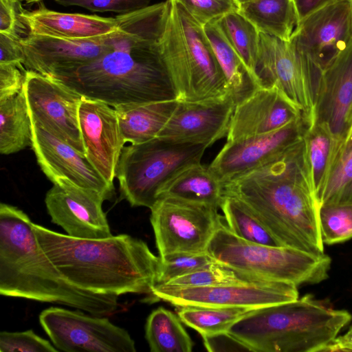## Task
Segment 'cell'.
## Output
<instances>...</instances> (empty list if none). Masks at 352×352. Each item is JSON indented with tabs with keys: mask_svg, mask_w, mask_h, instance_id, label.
Returning a JSON list of instances; mask_svg holds the SVG:
<instances>
[{
	"mask_svg": "<svg viewBox=\"0 0 352 352\" xmlns=\"http://www.w3.org/2000/svg\"><path fill=\"white\" fill-rule=\"evenodd\" d=\"M292 41L323 70L352 42L350 0H331L303 18Z\"/></svg>",
	"mask_w": 352,
	"mask_h": 352,
	"instance_id": "cell-15",
	"label": "cell"
},
{
	"mask_svg": "<svg viewBox=\"0 0 352 352\" xmlns=\"http://www.w3.org/2000/svg\"><path fill=\"white\" fill-rule=\"evenodd\" d=\"M350 2H351V6H352V0H350Z\"/></svg>",
	"mask_w": 352,
	"mask_h": 352,
	"instance_id": "cell-49",
	"label": "cell"
},
{
	"mask_svg": "<svg viewBox=\"0 0 352 352\" xmlns=\"http://www.w3.org/2000/svg\"><path fill=\"white\" fill-rule=\"evenodd\" d=\"M39 322L59 351H136L128 331L104 316L52 307L40 314Z\"/></svg>",
	"mask_w": 352,
	"mask_h": 352,
	"instance_id": "cell-12",
	"label": "cell"
},
{
	"mask_svg": "<svg viewBox=\"0 0 352 352\" xmlns=\"http://www.w3.org/2000/svg\"><path fill=\"white\" fill-rule=\"evenodd\" d=\"M207 252L219 263L259 280L314 285L329 277L331 259L326 254L251 243L236 236L226 221L217 229Z\"/></svg>",
	"mask_w": 352,
	"mask_h": 352,
	"instance_id": "cell-7",
	"label": "cell"
},
{
	"mask_svg": "<svg viewBox=\"0 0 352 352\" xmlns=\"http://www.w3.org/2000/svg\"><path fill=\"white\" fill-rule=\"evenodd\" d=\"M170 1L118 14L109 47L95 60L54 79L85 98L113 107L177 100L162 38Z\"/></svg>",
	"mask_w": 352,
	"mask_h": 352,
	"instance_id": "cell-1",
	"label": "cell"
},
{
	"mask_svg": "<svg viewBox=\"0 0 352 352\" xmlns=\"http://www.w3.org/2000/svg\"><path fill=\"white\" fill-rule=\"evenodd\" d=\"M206 349L209 351H248L241 342L228 332L203 338Z\"/></svg>",
	"mask_w": 352,
	"mask_h": 352,
	"instance_id": "cell-44",
	"label": "cell"
},
{
	"mask_svg": "<svg viewBox=\"0 0 352 352\" xmlns=\"http://www.w3.org/2000/svg\"><path fill=\"white\" fill-rule=\"evenodd\" d=\"M238 12L259 32L290 41L300 25L294 0H253L239 5Z\"/></svg>",
	"mask_w": 352,
	"mask_h": 352,
	"instance_id": "cell-27",
	"label": "cell"
},
{
	"mask_svg": "<svg viewBox=\"0 0 352 352\" xmlns=\"http://www.w3.org/2000/svg\"><path fill=\"white\" fill-rule=\"evenodd\" d=\"M151 301L164 300L173 305L236 307L249 310L298 298V287L278 281L250 280L210 287H175L155 285Z\"/></svg>",
	"mask_w": 352,
	"mask_h": 352,
	"instance_id": "cell-11",
	"label": "cell"
},
{
	"mask_svg": "<svg viewBox=\"0 0 352 352\" xmlns=\"http://www.w3.org/2000/svg\"><path fill=\"white\" fill-rule=\"evenodd\" d=\"M251 279L219 263L201 268L192 273L175 278L166 284L175 287H210L219 285L238 283Z\"/></svg>",
	"mask_w": 352,
	"mask_h": 352,
	"instance_id": "cell-37",
	"label": "cell"
},
{
	"mask_svg": "<svg viewBox=\"0 0 352 352\" xmlns=\"http://www.w3.org/2000/svg\"><path fill=\"white\" fill-rule=\"evenodd\" d=\"M64 6H76L92 12H116L124 14L149 6L150 0H54Z\"/></svg>",
	"mask_w": 352,
	"mask_h": 352,
	"instance_id": "cell-40",
	"label": "cell"
},
{
	"mask_svg": "<svg viewBox=\"0 0 352 352\" xmlns=\"http://www.w3.org/2000/svg\"><path fill=\"white\" fill-rule=\"evenodd\" d=\"M23 89L32 123L86 156L78 116L83 96L59 80L31 70L26 72Z\"/></svg>",
	"mask_w": 352,
	"mask_h": 352,
	"instance_id": "cell-13",
	"label": "cell"
},
{
	"mask_svg": "<svg viewBox=\"0 0 352 352\" xmlns=\"http://www.w3.org/2000/svg\"><path fill=\"white\" fill-rule=\"evenodd\" d=\"M249 309L207 306L178 307L182 323L197 331L202 338L228 332Z\"/></svg>",
	"mask_w": 352,
	"mask_h": 352,
	"instance_id": "cell-32",
	"label": "cell"
},
{
	"mask_svg": "<svg viewBox=\"0 0 352 352\" xmlns=\"http://www.w3.org/2000/svg\"><path fill=\"white\" fill-rule=\"evenodd\" d=\"M215 21L249 70L260 80L256 71L260 43L258 30L238 11Z\"/></svg>",
	"mask_w": 352,
	"mask_h": 352,
	"instance_id": "cell-34",
	"label": "cell"
},
{
	"mask_svg": "<svg viewBox=\"0 0 352 352\" xmlns=\"http://www.w3.org/2000/svg\"><path fill=\"white\" fill-rule=\"evenodd\" d=\"M26 72L23 65L0 63V101L23 89Z\"/></svg>",
	"mask_w": 352,
	"mask_h": 352,
	"instance_id": "cell-42",
	"label": "cell"
},
{
	"mask_svg": "<svg viewBox=\"0 0 352 352\" xmlns=\"http://www.w3.org/2000/svg\"><path fill=\"white\" fill-rule=\"evenodd\" d=\"M280 246L323 254L319 210L307 169L303 138L263 166L223 184Z\"/></svg>",
	"mask_w": 352,
	"mask_h": 352,
	"instance_id": "cell-2",
	"label": "cell"
},
{
	"mask_svg": "<svg viewBox=\"0 0 352 352\" xmlns=\"http://www.w3.org/2000/svg\"><path fill=\"white\" fill-rule=\"evenodd\" d=\"M32 120L24 89L0 101V153L10 155L32 144Z\"/></svg>",
	"mask_w": 352,
	"mask_h": 352,
	"instance_id": "cell-28",
	"label": "cell"
},
{
	"mask_svg": "<svg viewBox=\"0 0 352 352\" xmlns=\"http://www.w3.org/2000/svg\"><path fill=\"white\" fill-rule=\"evenodd\" d=\"M45 254L71 284L98 294H148L160 265L144 241L123 234L104 239H81L33 223Z\"/></svg>",
	"mask_w": 352,
	"mask_h": 352,
	"instance_id": "cell-3",
	"label": "cell"
},
{
	"mask_svg": "<svg viewBox=\"0 0 352 352\" xmlns=\"http://www.w3.org/2000/svg\"><path fill=\"white\" fill-rule=\"evenodd\" d=\"M1 352H58L54 345L32 329L0 333Z\"/></svg>",
	"mask_w": 352,
	"mask_h": 352,
	"instance_id": "cell-38",
	"label": "cell"
},
{
	"mask_svg": "<svg viewBox=\"0 0 352 352\" xmlns=\"http://www.w3.org/2000/svg\"><path fill=\"white\" fill-rule=\"evenodd\" d=\"M109 34L102 37L68 40L29 33L20 39L23 66L56 78L87 65L102 56L109 47Z\"/></svg>",
	"mask_w": 352,
	"mask_h": 352,
	"instance_id": "cell-19",
	"label": "cell"
},
{
	"mask_svg": "<svg viewBox=\"0 0 352 352\" xmlns=\"http://www.w3.org/2000/svg\"><path fill=\"white\" fill-rule=\"evenodd\" d=\"M169 1L162 50L177 100L199 101L230 94L204 25L178 0Z\"/></svg>",
	"mask_w": 352,
	"mask_h": 352,
	"instance_id": "cell-6",
	"label": "cell"
},
{
	"mask_svg": "<svg viewBox=\"0 0 352 352\" xmlns=\"http://www.w3.org/2000/svg\"><path fill=\"white\" fill-rule=\"evenodd\" d=\"M234 1L239 6V5H241L242 3H246V2H249V1H253V0H234Z\"/></svg>",
	"mask_w": 352,
	"mask_h": 352,
	"instance_id": "cell-47",
	"label": "cell"
},
{
	"mask_svg": "<svg viewBox=\"0 0 352 352\" xmlns=\"http://www.w3.org/2000/svg\"><path fill=\"white\" fill-rule=\"evenodd\" d=\"M79 124L86 157L110 185L126 141L114 107L83 97L79 107Z\"/></svg>",
	"mask_w": 352,
	"mask_h": 352,
	"instance_id": "cell-20",
	"label": "cell"
},
{
	"mask_svg": "<svg viewBox=\"0 0 352 352\" xmlns=\"http://www.w3.org/2000/svg\"><path fill=\"white\" fill-rule=\"evenodd\" d=\"M313 124L302 118L268 133L228 140L208 167L223 184L270 161L300 140Z\"/></svg>",
	"mask_w": 352,
	"mask_h": 352,
	"instance_id": "cell-14",
	"label": "cell"
},
{
	"mask_svg": "<svg viewBox=\"0 0 352 352\" xmlns=\"http://www.w3.org/2000/svg\"><path fill=\"white\" fill-rule=\"evenodd\" d=\"M32 148L41 169L54 184L68 181L74 185L98 192L105 200L114 195L110 185L87 157L73 146L32 123Z\"/></svg>",
	"mask_w": 352,
	"mask_h": 352,
	"instance_id": "cell-17",
	"label": "cell"
},
{
	"mask_svg": "<svg viewBox=\"0 0 352 352\" xmlns=\"http://www.w3.org/2000/svg\"><path fill=\"white\" fill-rule=\"evenodd\" d=\"M256 71L263 86H277L314 122V100L322 70L299 52L292 40L260 32Z\"/></svg>",
	"mask_w": 352,
	"mask_h": 352,
	"instance_id": "cell-10",
	"label": "cell"
},
{
	"mask_svg": "<svg viewBox=\"0 0 352 352\" xmlns=\"http://www.w3.org/2000/svg\"><path fill=\"white\" fill-rule=\"evenodd\" d=\"M151 211L159 256L207 252L214 233L225 221L215 208L170 197H160Z\"/></svg>",
	"mask_w": 352,
	"mask_h": 352,
	"instance_id": "cell-9",
	"label": "cell"
},
{
	"mask_svg": "<svg viewBox=\"0 0 352 352\" xmlns=\"http://www.w3.org/2000/svg\"><path fill=\"white\" fill-rule=\"evenodd\" d=\"M207 148L160 137L124 146L116 171L120 197L131 206L151 209L163 186L183 168L201 162Z\"/></svg>",
	"mask_w": 352,
	"mask_h": 352,
	"instance_id": "cell-8",
	"label": "cell"
},
{
	"mask_svg": "<svg viewBox=\"0 0 352 352\" xmlns=\"http://www.w3.org/2000/svg\"><path fill=\"white\" fill-rule=\"evenodd\" d=\"M303 139L309 179L318 203L340 140L316 123L309 126Z\"/></svg>",
	"mask_w": 352,
	"mask_h": 352,
	"instance_id": "cell-29",
	"label": "cell"
},
{
	"mask_svg": "<svg viewBox=\"0 0 352 352\" xmlns=\"http://www.w3.org/2000/svg\"><path fill=\"white\" fill-rule=\"evenodd\" d=\"M318 203L320 206L352 204V126L346 137L338 144Z\"/></svg>",
	"mask_w": 352,
	"mask_h": 352,
	"instance_id": "cell-31",
	"label": "cell"
},
{
	"mask_svg": "<svg viewBox=\"0 0 352 352\" xmlns=\"http://www.w3.org/2000/svg\"><path fill=\"white\" fill-rule=\"evenodd\" d=\"M352 319L307 294L300 298L250 310L228 333L254 352H323Z\"/></svg>",
	"mask_w": 352,
	"mask_h": 352,
	"instance_id": "cell-5",
	"label": "cell"
},
{
	"mask_svg": "<svg viewBox=\"0 0 352 352\" xmlns=\"http://www.w3.org/2000/svg\"><path fill=\"white\" fill-rule=\"evenodd\" d=\"M301 21L318 7L331 0H294Z\"/></svg>",
	"mask_w": 352,
	"mask_h": 352,
	"instance_id": "cell-46",
	"label": "cell"
},
{
	"mask_svg": "<svg viewBox=\"0 0 352 352\" xmlns=\"http://www.w3.org/2000/svg\"><path fill=\"white\" fill-rule=\"evenodd\" d=\"M352 351V325L342 336H336L323 352Z\"/></svg>",
	"mask_w": 352,
	"mask_h": 352,
	"instance_id": "cell-45",
	"label": "cell"
},
{
	"mask_svg": "<svg viewBox=\"0 0 352 352\" xmlns=\"http://www.w3.org/2000/svg\"><path fill=\"white\" fill-rule=\"evenodd\" d=\"M21 0H0V32L22 38L30 32L21 13Z\"/></svg>",
	"mask_w": 352,
	"mask_h": 352,
	"instance_id": "cell-41",
	"label": "cell"
},
{
	"mask_svg": "<svg viewBox=\"0 0 352 352\" xmlns=\"http://www.w3.org/2000/svg\"><path fill=\"white\" fill-rule=\"evenodd\" d=\"M22 1H25V3H34L41 2L42 0H21Z\"/></svg>",
	"mask_w": 352,
	"mask_h": 352,
	"instance_id": "cell-48",
	"label": "cell"
},
{
	"mask_svg": "<svg viewBox=\"0 0 352 352\" xmlns=\"http://www.w3.org/2000/svg\"><path fill=\"white\" fill-rule=\"evenodd\" d=\"M160 258L155 285L166 284L175 278L218 263L208 252H178L160 256Z\"/></svg>",
	"mask_w": 352,
	"mask_h": 352,
	"instance_id": "cell-36",
	"label": "cell"
},
{
	"mask_svg": "<svg viewBox=\"0 0 352 352\" xmlns=\"http://www.w3.org/2000/svg\"><path fill=\"white\" fill-rule=\"evenodd\" d=\"M314 122L343 140L352 126V42L323 70L316 92Z\"/></svg>",
	"mask_w": 352,
	"mask_h": 352,
	"instance_id": "cell-21",
	"label": "cell"
},
{
	"mask_svg": "<svg viewBox=\"0 0 352 352\" xmlns=\"http://www.w3.org/2000/svg\"><path fill=\"white\" fill-rule=\"evenodd\" d=\"M186 10L202 25L237 12L239 6L234 0H178Z\"/></svg>",
	"mask_w": 352,
	"mask_h": 352,
	"instance_id": "cell-39",
	"label": "cell"
},
{
	"mask_svg": "<svg viewBox=\"0 0 352 352\" xmlns=\"http://www.w3.org/2000/svg\"><path fill=\"white\" fill-rule=\"evenodd\" d=\"M228 228L247 241L271 246H280L272 234L240 199L228 195L220 208Z\"/></svg>",
	"mask_w": 352,
	"mask_h": 352,
	"instance_id": "cell-33",
	"label": "cell"
},
{
	"mask_svg": "<svg viewBox=\"0 0 352 352\" xmlns=\"http://www.w3.org/2000/svg\"><path fill=\"white\" fill-rule=\"evenodd\" d=\"M204 29L225 78L228 91L237 105L263 85L247 67L216 21L204 25Z\"/></svg>",
	"mask_w": 352,
	"mask_h": 352,
	"instance_id": "cell-24",
	"label": "cell"
},
{
	"mask_svg": "<svg viewBox=\"0 0 352 352\" xmlns=\"http://www.w3.org/2000/svg\"><path fill=\"white\" fill-rule=\"evenodd\" d=\"M21 17L30 34L68 40L102 37L118 28L116 17L59 12L42 3L32 11L24 9Z\"/></svg>",
	"mask_w": 352,
	"mask_h": 352,
	"instance_id": "cell-23",
	"label": "cell"
},
{
	"mask_svg": "<svg viewBox=\"0 0 352 352\" xmlns=\"http://www.w3.org/2000/svg\"><path fill=\"white\" fill-rule=\"evenodd\" d=\"M235 106L230 94L199 101L178 100L157 137L208 147L226 137Z\"/></svg>",
	"mask_w": 352,
	"mask_h": 352,
	"instance_id": "cell-18",
	"label": "cell"
},
{
	"mask_svg": "<svg viewBox=\"0 0 352 352\" xmlns=\"http://www.w3.org/2000/svg\"><path fill=\"white\" fill-rule=\"evenodd\" d=\"M170 197L219 209L223 184L201 162L191 164L174 175L161 189L159 198Z\"/></svg>",
	"mask_w": 352,
	"mask_h": 352,
	"instance_id": "cell-25",
	"label": "cell"
},
{
	"mask_svg": "<svg viewBox=\"0 0 352 352\" xmlns=\"http://www.w3.org/2000/svg\"><path fill=\"white\" fill-rule=\"evenodd\" d=\"M105 199L98 192L60 181L47 192L45 203L52 222L69 236L104 239L112 236L102 205Z\"/></svg>",
	"mask_w": 352,
	"mask_h": 352,
	"instance_id": "cell-16",
	"label": "cell"
},
{
	"mask_svg": "<svg viewBox=\"0 0 352 352\" xmlns=\"http://www.w3.org/2000/svg\"><path fill=\"white\" fill-rule=\"evenodd\" d=\"M319 219L324 244L342 243L352 238V204L322 205L319 210Z\"/></svg>",
	"mask_w": 352,
	"mask_h": 352,
	"instance_id": "cell-35",
	"label": "cell"
},
{
	"mask_svg": "<svg viewBox=\"0 0 352 352\" xmlns=\"http://www.w3.org/2000/svg\"><path fill=\"white\" fill-rule=\"evenodd\" d=\"M177 102L173 100L115 107L126 142L138 144L157 137Z\"/></svg>",
	"mask_w": 352,
	"mask_h": 352,
	"instance_id": "cell-26",
	"label": "cell"
},
{
	"mask_svg": "<svg viewBox=\"0 0 352 352\" xmlns=\"http://www.w3.org/2000/svg\"><path fill=\"white\" fill-rule=\"evenodd\" d=\"M177 314L164 307L147 318L145 338L151 352H190L193 342Z\"/></svg>",
	"mask_w": 352,
	"mask_h": 352,
	"instance_id": "cell-30",
	"label": "cell"
},
{
	"mask_svg": "<svg viewBox=\"0 0 352 352\" xmlns=\"http://www.w3.org/2000/svg\"><path fill=\"white\" fill-rule=\"evenodd\" d=\"M20 39L0 32V63L23 65L25 55Z\"/></svg>",
	"mask_w": 352,
	"mask_h": 352,
	"instance_id": "cell-43",
	"label": "cell"
},
{
	"mask_svg": "<svg viewBox=\"0 0 352 352\" xmlns=\"http://www.w3.org/2000/svg\"><path fill=\"white\" fill-rule=\"evenodd\" d=\"M302 118L301 110L277 86H263L235 106L226 139L268 133Z\"/></svg>",
	"mask_w": 352,
	"mask_h": 352,
	"instance_id": "cell-22",
	"label": "cell"
},
{
	"mask_svg": "<svg viewBox=\"0 0 352 352\" xmlns=\"http://www.w3.org/2000/svg\"><path fill=\"white\" fill-rule=\"evenodd\" d=\"M0 294L59 304L105 316L114 313L118 297L89 292L69 283L41 248L28 215L0 204Z\"/></svg>",
	"mask_w": 352,
	"mask_h": 352,
	"instance_id": "cell-4",
	"label": "cell"
}]
</instances>
